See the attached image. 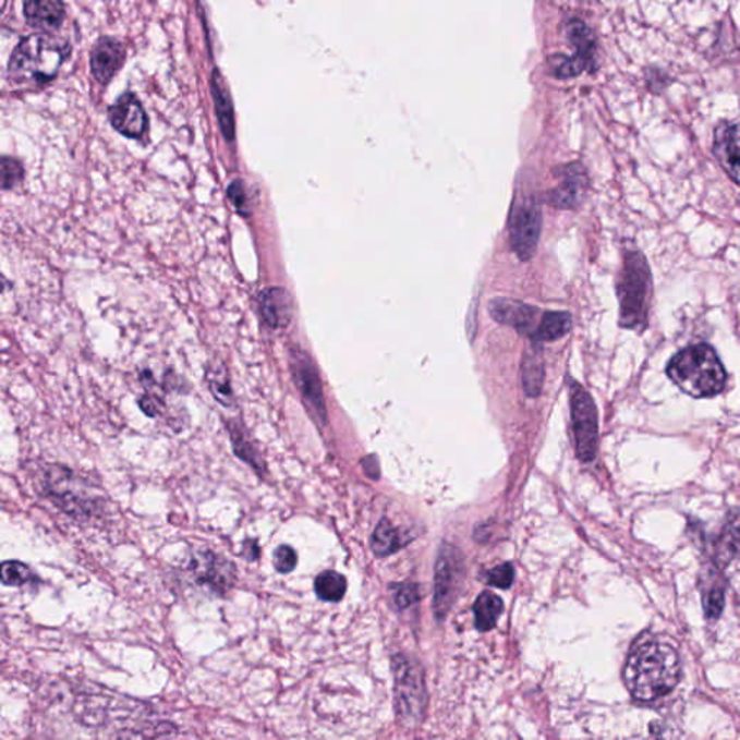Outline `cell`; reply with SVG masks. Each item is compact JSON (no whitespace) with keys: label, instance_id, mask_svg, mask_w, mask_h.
Wrapping results in <instances>:
<instances>
[{"label":"cell","instance_id":"6da1fadb","mask_svg":"<svg viewBox=\"0 0 740 740\" xmlns=\"http://www.w3.org/2000/svg\"><path fill=\"white\" fill-rule=\"evenodd\" d=\"M681 676L680 655L666 638L645 632L629 651L623 680L640 702H653L670 693Z\"/></svg>","mask_w":740,"mask_h":740},{"label":"cell","instance_id":"7a4b0ae2","mask_svg":"<svg viewBox=\"0 0 740 740\" xmlns=\"http://www.w3.org/2000/svg\"><path fill=\"white\" fill-rule=\"evenodd\" d=\"M667 374L693 398L715 397L726 385V371L716 350L704 343L680 350L668 363Z\"/></svg>","mask_w":740,"mask_h":740},{"label":"cell","instance_id":"3957f363","mask_svg":"<svg viewBox=\"0 0 740 740\" xmlns=\"http://www.w3.org/2000/svg\"><path fill=\"white\" fill-rule=\"evenodd\" d=\"M651 272L641 252H628L618 283L620 325L627 329H645L651 300Z\"/></svg>","mask_w":740,"mask_h":740},{"label":"cell","instance_id":"277c9868","mask_svg":"<svg viewBox=\"0 0 740 740\" xmlns=\"http://www.w3.org/2000/svg\"><path fill=\"white\" fill-rule=\"evenodd\" d=\"M69 54V46L47 34H33L22 39L9 61V71L25 78L47 82L59 71Z\"/></svg>","mask_w":740,"mask_h":740},{"label":"cell","instance_id":"5b68a950","mask_svg":"<svg viewBox=\"0 0 740 740\" xmlns=\"http://www.w3.org/2000/svg\"><path fill=\"white\" fill-rule=\"evenodd\" d=\"M48 498L71 517L86 520L95 515L104 499L93 490L90 483L75 476L69 469L50 468L44 481Z\"/></svg>","mask_w":740,"mask_h":740},{"label":"cell","instance_id":"8992f818","mask_svg":"<svg viewBox=\"0 0 740 740\" xmlns=\"http://www.w3.org/2000/svg\"><path fill=\"white\" fill-rule=\"evenodd\" d=\"M570 393L575 453L582 462H592L596 456L597 438H599L596 405L591 393L578 383L571 384Z\"/></svg>","mask_w":740,"mask_h":740},{"label":"cell","instance_id":"52a82bcc","mask_svg":"<svg viewBox=\"0 0 740 740\" xmlns=\"http://www.w3.org/2000/svg\"><path fill=\"white\" fill-rule=\"evenodd\" d=\"M570 43L575 48L574 56L557 54L549 57L551 70L557 78H570L582 74L583 71H593L596 64V39L592 29L583 21H570L567 26Z\"/></svg>","mask_w":740,"mask_h":740},{"label":"cell","instance_id":"ba28073f","mask_svg":"<svg viewBox=\"0 0 740 740\" xmlns=\"http://www.w3.org/2000/svg\"><path fill=\"white\" fill-rule=\"evenodd\" d=\"M464 573L462 553L451 544H442L436 562L434 579V610L438 619L445 618L458 595Z\"/></svg>","mask_w":740,"mask_h":740},{"label":"cell","instance_id":"9c48e42d","mask_svg":"<svg viewBox=\"0 0 740 740\" xmlns=\"http://www.w3.org/2000/svg\"><path fill=\"white\" fill-rule=\"evenodd\" d=\"M543 211L537 202L530 198L513 207L509 217V241L522 260H530L537 251Z\"/></svg>","mask_w":740,"mask_h":740},{"label":"cell","instance_id":"30bf717a","mask_svg":"<svg viewBox=\"0 0 740 740\" xmlns=\"http://www.w3.org/2000/svg\"><path fill=\"white\" fill-rule=\"evenodd\" d=\"M393 671L397 681V708L402 719L412 721L421 719L425 706L424 681L418 668L410 659L393 658Z\"/></svg>","mask_w":740,"mask_h":740},{"label":"cell","instance_id":"8fae6325","mask_svg":"<svg viewBox=\"0 0 740 740\" xmlns=\"http://www.w3.org/2000/svg\"><path fill=\"white\" fill-rule=\"evenodd\" d=\"M290 367L292 378H294L296 388L303 396L304 404L308 408L310 414L314 416L317 423L326 424V401L316 365L303 350H294L291 353Z\"/></svg>","mask_w":740,"mask_h":740},{"label":"cell","instance_id":"7c38bea8","mask_svg":"<svg viewBox=\"0 0 740 740\" xmlns=\"http://www.w3.org/2000/svg\"><path fill=\"white\" fill-rule=\"evenodd\" d=\"M192 571L197 582L206 584L213 592L226 593L236 579V567L217 554L204 551L192 560Z\"/></svg>","mask_w":740,"mask_h":740},{"label":"cell","instance_id":"4fadbf2b","mask_svg":"<svg viewBox=\"0 0 740 740\" xmlns=\"http://www.w3.org/2000/svg\"><path fill=\"white\" fill-rule=\"evenodd\" d=\"M490 316L500 325L513 327L520 333L535 336L538 329L539 310L521 301L495 299L489 304Z\"/></svg>","mask_w":740,"mask_h":740},{"label":"cell","instance_id":"5bb4252c","mask_svg":"<svg viewBox=\"0 0 740 740\" xmlns=\"http://www.w3.org/2000/svg\"><path fill=\"white\" fill-rule=\"evenodd\" d=\"M560 183L549 190L547 202L558 208H574L583 202L589 185L587 174L580 163L560 167Z\"/></svg>","mask_w":740,"mask_h":740},{"label":"cell","instance_id":"9a60e30c","mask_svg":"<svg viewBox=\"0 0 740 740\" xmlns=\"http://www.w3.org/2000/svg\"><path fill=\"white\" fill-rule=\"evenodd\" d=\"M109 119L119 134L134 137V139L144 135L146 128H148V118H146L141 101L136 99L134 93L130 92L114 101L109 110Z\"/></svg>","mask_w":740,"mask_h":740},{"label":"cell","instance_id":"2e32d148","mask_svg":"<svg viewBox=\"0 0 740 740\" xmlns=\"http://www.w3.org/2000/svg\"><path fill=\"white\" fill-rule=\"evenodd\" d=\"M713 153L726 174L740 185V121L721 123L716 128Z\"/></svg>","mask_w":740,"mask_h":740},{"label":"cell","instance_id":"e0dca14e","mask_svg":"<svg viewBox=\"0 0 740 740\" xmlns=\"http://www.w3.org/2000/svg\"><path fill=\"white\" fill-rule=\"evenodd\" d=\"M125 61V48L118 39L105 37L92 51V73L97 82L109 83Z\"/></svg>","mask_w":740,"mask_h":740},{"label":"cell","instance_id":"ac0fdd59","mask_svg":"<svg viewBox=\"0 0 740 740\" xmlns=\"http://www.w3.org/2000/svg\"><path fill=\"white\" fill-rule=\"evenodd\" d=\"M259 310L270 329L286 327L292 316L291 296L282 288H269L259 296Z\"/></svg>","mask_w":740,"mask_h":740},{"label":"cell","instance_id":"d6986e66","mask_svg":"<svg viewBox=\"0 0 740 740\" xmlns=\"http://www.w3.org/2000/svg\"><path fill=\"white\" fill-rule=\"evenodd\" d=\"M24 13L31 25L38 28L56 29L59 28L64 20V4L51 2V0H35V2L24 3Z\"/></svg>","mask_w":740,"mask_h":740},{"label":"cell","instance_id":"ffe728a7","mask_svg":"<svg viewBox=\"0 0 740 740\" xmlns=\"http://www.w3.org/2000/svg\"><path fill=\"white\" fill-rule=\"evenodd\" d=\"M211 92L221 132H223L226 139L233 141L234 117L232 99H230L228 87L225 86L223 77H221V74L217 70L213 71Z\"/></svg>","mask_w":740,"mask_h":740},{"label":"cell","instance_id":"44dd1931","mask_svg":"<svg viewBox=\"0 0 740 740\" xmlns=\"http://www.w3.org/2000/svg\"><path fill=\"white\" fill-rule=\"evenodd\" d=\"M504 610V602L492 592H483L474 602V623L478 631L487 632L495 628L500 614Z\"/></svg>","mask_w":740,"mask_h":740},{"label":"cell","instance_id":"7402d4cb","mask_svg":"<svg viewBox=\"0 0 740 740\" xmlns=\"http://www.w3.org/2000/svg\"><path fill=\"white\" fill-rule=\"evenodd\" d=\"M544 359L537 348L525 352L522 361V384L524 391L531 398L539 397L544 384Z\"/></svg>","mask_w":740,"mask_h":740},{"label":"cell","instance_id":"603a6c76","mask_svg":"<svg viewBox=\"0 0 740 740\" xmlns=\"http://www.w3.org/2000/svg\"><path fill=\"white\" fill-rule=\"evenodd\" d=\"M571 325H573V320H571L569 313H544L533 339L534 341H554L561 339L562 336L569 333Z\"/></svg>","mask_w":740,"mask_h":740},{"label":"cell","instance_id":"cb8c5ba5","mask_svg":"<svg viewBox=\"0 0 740 740\" xmlns=\"http://www.w3.org/2000/svg\"><path fill=\"white\" fill-rule=\"evenodd\" d=\"M371 545L375 556H391L392 553L402 547L400 533H398L391 522L383 520L376 526L374 534H372Z\"/></svg>","mask_w":740,"mask_h":740},{"label":"cell","instance_id":"d4e9b609","mask_svg":"<svg viewBox=\"0 0 740 740\" xmlns=\"http://www.w3.org/2000/svg\"><path fill=\"white\" fill-rule=\"evenodd\" d=\"M317 596L325 602H340L343 599L348 583L343 575L336 571H323L314 582Z\"/></svg>","mask_w":740,"mask_h":740},{"label":"cell","instance_id":"484cf974","mask_svg":"<svg viewBox=\"0 0 740 740\" xmlns=\"http://www.w3.org/2000/svg\"><path fill=\"white\" fill-rule=\"evenodd\" d=\"M717 556L728 562L740 556V515L730 517L717 541Z\"/></svg>","mask_w":740,"mask_h":740},{"label":"cell","instance_id":"4316f807","mask_svg":"<svg viewBox=\"0 0 740 740\" xmlns=\"http://www.w3.org/2000/svg\"><path fill=\"white\" fill-rule=\"evenodd\" d=\"M230 440L233 442V450L234 453L239 456V459L250 464L255 471H264L265 463L263 462V459H260L254 445L247 440L246 434H243L241 427L230 424Z\"/></svg>","mask_w":740,"mask_h":740},{"label":"cell","instance_id":"83f0119b","mask_svg":"<svg viewBox=\"0 0 740 740\" xmlns=\"http://www.w3.org/2000/svg\"><path fill=\"white\" fill-rule=\"evenodd\" d=\"M208 387L216 400L225 407H232L234 402L232 385L229 376L225 374L223 367L217 366L207 374Z\"/></svg>","mask_w":740,"mask_h":740},{"label":"cell","instance_id":"f1b7e54d","mask_svg":"<svg viewBox=\"0 0 740 740\" xmlns=\"http://www.w3.org/2000/svg\"><path fill=\"white\" fill-rule=\"evenodd\" d=\"M0 573H2V583L4 586L20 587L35 582L33 571H31L28 566L21 561H4L2 569H0Z\"/></svg>","mask_w":740,"mask_h":740},{"label":"cell","instance_id":"f546056e","mask_svg":"<svg viewBox=\"0 0 740 740\" xmlns=\"http://www.w3.org/2000/svg\"><path fill=\"white\" fill-rule=\"evenodd\" d=\"M703 606L706 616L711 620L719 618L725 607V586L719 582H713L703 591Z\"/></svg>","mask_w":740,"mask_h":740},{"label":"cell","instance_id":"4dcf8cb0","mask_svg":"<svg viewBox=\"0 0 740 740\" xmlns=\"http://www.w3.org/2000/svg\"><path fill=\"white\" fill-rule=\"evenodd\" d=\"M299 557H296L295 549L290 545H279L274 553L275 570L281 574L291 573L295 569Z\"/></svg>","mask_w":740,"mask_h":740},{"label":"cell","instance_id":"1f68e13d","mask_svg":"<svg viewBox=\"0 0 740 740\" xmlns=\"http://www.w3.org/2000/svg\"><path fill=\"white\" fill-rule=\"evenodd\" d=\"M513 578H515V571L513 567L507 562V565H500L492 569L486 575L487 584L498 589H509L512 586Z\"/></svg>","mask_w":740,"mask_h":740},{"label":"cell","instance_id":"d6a6232c","mask_svg":"<svg viewBox=\"0 0 740 740\" xmlns=\"http://www.w3.org/2000/svg\"><path fill=\"white\" fill-rule=\"evenodd\" d=\"M24 177V168L16 159L4 157L2 161V185L3 189H11L16 185Z\"/></svg>","mask_w":740,"mask_h":740},{"label":"cell","instance_id":"836d02e7","mask_svg":"<svg viewBox=\"0 0 740 740\" xmlns=\"http://www.w3.org/2000/svg\"><path fill=\"white\" fill-rule=\"evenodd\" d=\"M420 599L418 586L414 583H404L397 586V591L393 592V601L398 607L405 609V607L415 604Z\"/></svg>","mask_w":740,"mask_h":740},{"label":"cell","instance_id":"e575fe53","mask_svg":"<svg viewBox=\"0 0 740 740\" xmlns=\"http://www.w3.org/2000/svg\"><path fill=\"white\" fill-rule=\"evenodd\" d=\"M230 202L234 204L241 215L247 216V197L241 180L234 181L229 187Z\"/></svg>","mask_w":740,"mask_h":740},{"label":"cell","instance_id":"d590c367","mask_svg":"<svg viewBox=\"0 0 740 740\" xmlns=\"http://www.w3.org/2000/svg\"><path fill=\"white\" fill-rule=\"evenodd\" d=\"M139 405L142 408V411L145 412L146 415L148 416H157L159 415V412H161V405L158 404V401L155 400L153 397H144L139 401Z\"/></svg>","mask_w":740,"mask_h":740},{"label":"cell","instance_id":"8d00e7d4","mask_svg":"<svg viewBox=\"0 0 740 740\" xmlns=\"http://www.w3.org/2000/svg\"><path fill=\"white\" fill-rule=\"evenodd\" d=\"M259 549V545L256 543V541L247 539L245 541V544H243L242 557L247 558L250 561L258 560L260 553Z\"/></svg>","mask_w":740,"mask_h":740},{"label":"cell","instance_id":"74e56055","mask_svg":"<svg viewBox=\"0 0 740 740\" xmlns=\"http://www.w3.org/2000/svg\"><path fill=\"white\" fill-rule=\"evenodd\" d=\"M363 466H365L367 476L372 478L379 477L378 460L375 459V456H371V458L363 460Z\"/></svg>","mask_w":740,"mask_h":740}]
</instances>
